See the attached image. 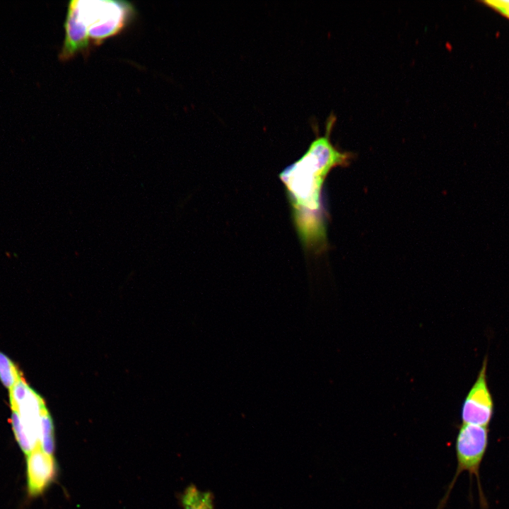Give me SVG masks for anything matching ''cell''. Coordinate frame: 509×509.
I'll return each mask as SVG.
<instances>
[{"mask_svg":"<svg viewBox=\"0 0 509 509\" xmlns=\"http://www.w3.org/2000/svg\"><path fill=\"white\" fill-rule=\"evenodd\" d=\"M23 378L22 373L6 354L0 351V381L9 391Z\"/></svg>","mask_w":509,"mask_h":509,"instance_id":"cell-7","label":"cell"},{"mask_svg":"<svg viewBox=\"0 0 509 509\" xmlns=\"http://www.w3.org/2000/svg\"><path fill=\"white\" fill-rule=\"evenodd\" d=\"M336 117L327 119L323 136L317 135L303 156L280 175L294 210L296 226L302 239L311 241L321 236L322 226L315 216L320 207V193L325 176L333 168L345 165L351 154L338 151L331 143L330 134Z\"/></svg>","mask_w":509,"mask_h":509,"instance_id":"cell-1","label":"cell"},{"mask_svg":"<svg viewBox=\"0 0 509 509\" xmlns=\"http://www.w3.org/2000/svg\"><path fill=\"white\" fill-rule=\"evenodd\" d=\"M479 2L494 12L509 20V1L485 0L480 1Z\"/></svg>","mask_w":509,"mask_h":509,"instance_id":"cell-10","label":"cell"},{"mask_svg":"<svg viewBox=\"0 0 509 509\" xmlns=\"http://www.w3.org/2000/svg\"><path fill=\"white\" fill-rule=\"evenodd\" d=\"M486 361L462 405V423L488 427L493 414V402L486 381Z\"/></svg>","mask_w":509,"mask_h":509,"instance_id":"cell-4","label":"cell"},{"mask_svg":"<svg viewBox=\"0 0 509 509\" xmlns=\"http://www.w3.org/2000/svg\"><path fill=\"white\" fill-rule=\"evenodd\" d=\"M40 445L47 453L52 455L54 450V427L51 416L45 407L40 417Z\"/></svg>","mask_w":509,"mask_h":509,"instance_id":"cell-8","label":"cell"},{"mask_svg":"<svg viewBox=\"0 0 509 509\" xmlns=\"http://www.w3.org/2000/svg\"><path fill=\"white\" fill-rule=\"evenodd\" d=\"M488 445V427L465 423L460 426L455 440L456 471L436 509L444 508L457 478L463 472H467L469 474L470 485H472V476L476 477L481 508H488V503L482 490L479 474L480 467Z\"/></svg>","mask_w":509,"mask_h":509,"instance_id":"cell-3","label":"cell"},{"mask_svg":"<svg viewBox=\"0 0 509 509\" xmlns=\"http://www.w3.org/2000/svg\"><path fill=\"white\" fill-rule=\"evenodd\" d=\"M11 423L19 446L24 453L28 455L34 448V447L27 435L18 413L16 410L13 409H11Z\"/></svg>","mask_w":509,"mask_h":509,"instance_id":"cell-9","label":"cell"},{"mask_svg":"<svg viewBox=\"0 0 509 509\" xmlns=\"http://www.w3.org/2000/svg\"><path fill=\"white\" fill-rule=\"evenodd\" d=\"M182 504L184 509H214L213 495L208 491H202L191 484L182 495Z\"/></svg>","mask_w":509,"mask_h":509,"instance_id":"cell-6","label":"cell"},{"mask_svg":"<svg viewBox=\"0 0 509 509\" xmlns=\"http://www.w3.org/2000/svg\"><path fill=\"white\" fill-rule=\"evenodd\" d=\"M57 464L52 455L45 452L40 445L27 455L28 488L30 496L42 493L54 479Z\"/></svg>","mask_w":509,"mask_h":509,"instance_id":"cell-5","label":"cell"},{"mask_svg":"<svg viewBox=\"0 0 509 509\" xmlns=\"http://www.w3.org/2000/svg\"><path fill=\"white\" fill-rule=\"evenodd\" d=\"M136 15L134 5L127 1H70L60 57L69 60L79 52L85 53L92 45H100L124 30Z\"/></svg>","mask_w":509,"mask_h":509,"instance_id":"cell-2","label":"cell"}]
</instances>
